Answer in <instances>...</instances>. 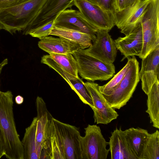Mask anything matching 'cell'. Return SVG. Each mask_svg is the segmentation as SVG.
<instances>
[{"label": "cell", "mask_w": 159, "mask_h": 159, "mask_svg": "<svg viewBox=\"0 0 159 159\" xmlns=\"http://www.w3.org/2000/svg\"><path fill=\"white\" fill-rule=\"evenodd\" d=\"M141 159H159V131L149 134L143 152Z\"/></svg>", "instance_id": "cell-24"}, {"label": "cell", "mask_w": 159, "mask_h": 159, "mask_svg": "<svg viewBox=\"0 0 159 159\" xmlns=\"http://www.w3.org/2000/svg\"><path fill=\"white\" fill-rule=\"evenodd\" d=\"M39 47L50 54H73L80 48L79 44L62 37L47 36L40 39Z\"/></svg>", "instance_id": "cell-16"}, {"label": "cell", "mask_w": 159, "mask_h": 159, "mask_svg": "<svg viewBox=\"0 0 159 159\" xmlns=\"http://www.w3.org/2000/svg\"><path fill=\"white\" fill-rule=\"evenodd\" d=\"M30 0H0V9L15 7Z\"/></svg>", "instance_id": "cell-31"}, {"label": "cell", "mask_w": 159, "mask_h": 159, "mask_svg": "<svg viewBox=\"0 0 159 159\" xmlns=\"http://www.w3.org/2000/svg\"><path fill=\"white\" fill-rule=\"evenodd\" d=\"M159 48L153 51L142 59L139 76L144 73L154 72L159 73Z\"/></svg>", "instance_id": "cell-26"}, {"label": "cell", "mask_w": 159, "mask_h": 159, "mask_svg": "<svg viewBox=\"0 0 159 159\" xmlns=\"http://www.w3.org/2000/svg\"><path fill=\"white\" fill-rule=\"evenodd\" d=\"M159 0H150L140 18L143 46L141 59L159 48Z\"/></svg>", "instance_id": "cell-3"}, {"label": "cell", "mask_w": 159, "mask_h": 159, "mask_svg": "<svg viewBox=\"0 0 159 159\" xmlns=\"http://www.w3.org/2000/svg\"><path fill=\"white\" fill-rule=\"evenodd\" d=\"M107 12L113 13L115 12V0H87Z\"/></svg>", "instance_id": "cell-29"}, {"label": "cell", "mask_w": 159, "mask_h": 159, "mask_svg": "<svg viewBox=\"0 0 159 159\" xmlns=\"http://www.w3.org/2000/svg\"><path fill=\"white\" fill-rule=\"evenodd\" d=\"M52 58L66 71L79 77L77 63L72 54H49Z\"/></svg>", "instance_id": "cell-23"}, {"label": "cell", "mask_w": 159, "mask_h": 159, "mask_svg": "<svg viewBox=\"0 0 159 159\" xmlns=\"http://www.w3.org/2000/svg\"><path fill=\"white\" fill-rule=\"evenodd\" d=\"M147 109L146 112L150 118L152 126L159 129V80L156 81L147 94Z\"/></svg>", "instance_id": "cell-21"}, {"label": "cell", "mask_w": 159, "mask_h": 159, "mask_svg": "<svg viewBox=\"0 0 159 159\" xmlns=\"http://www.w3.org/2000/svg\"><path fill=\"white\" fill-rule=\"evenodd\" d=\"M128 146L136 159H141L145 143L149 134L139 127L130 128L123 131Z\"/></svg>", "instance_id": "cell-18"}, {"label": "cell", "mask_w": 159, "mask_h": 159, "mask_svg": "<svg viewBox=\"0 0 159 159\" xmlns=\"http://www.w3.org/2000/svg\"><path fill=\"white\" fill-rule=\"evenodd\" d=\"M21 142L24 150V159H41L42 151L36 144L32 123L26 128Z\"/></svg>", "instance_id": "cell-22"}, {"label": "cell", "mask_w": 159, "mask_h": 159, "mask_svg": "<svg viewBox=\"0 0 159 159\" xmlns=\"http://www.w3.org/2000/svg\"><path fill=\"white\" fill-rule=\"evenodd\" d=\"M49 35L62 37L77 43L82 49L87 48L92 44V38L89 34L74 30L54 26Z\"/></svg>", "instance_id": "cell-20"}, {"label": "cell", "mask_w": 159, "mask_h": 159, "mask_svg": "<svg viewBox=\"0 0 159 159\" xmlns=\"http://www.w3.org/2000/svg\"><path fill=\"white\" fill-rule=\"evenodd\" d=\"M108 144L111 159H136L131 151L121 127L111 132Z\"/></svg>", "instance_id": "cell-17"}, {"label": "cell", "mask_w": 159, "mask_h": 159, "mask_svg": "<svg viewBox=\"0 0 159 159\" xmlns=\"http://www.w3.org/2000/svg\"><path fill=\"white\" fill-rule=\"evenodd\" d=\"M140 0H115V12H119L130 7Z\"/></svg>", "instance_id": "cell-30"}, {"label": "cell", "mask_w": 159, "mask_h": 159, "mask_svg": "<svg viewBox=\"0 0 159 159\" xmlns=\"http://www.w3.org/2000/svg\"><path fill=\"white\" fill-rule=\"evenodd\" d=\"M46 0H30L12 7L0 9V23L11 34L23 31L34 19Z\"/></svg>", "instance_id": "cell-2"}, {"label": "cell", "mask_w": 159, "mask_h": 159, "mask_svg": "<svg viewBox=\"0 0 159 159\" xmlns=\"http://www.w3.org/2000/svg\"><path fill=\"white\" fill-rule=\"evenodd\" d=\"M85 135L81 136L82 159H106L109 152L108 142L103 137L100 127L89 124L84 128Z\"/></svg>", "instance_id": "cell-6"}, {"label": "cell", "mask_w": 159, "mask_h": 159, "mask_svg": "<svg viewBox=\"0 0 159 159\" xmlns=\"http://www.w3.org/2000/svg\"><path fill=\"white\" fill-rule=\"evenodd\" d=\"M65 159L64 152L51 121L43 144L41 159Z\"/></svg>", "instance_id": "cell-19"}, {"label": "cell", "mask_w": 159, "mask_h": 159, "mask_svg": "<svg viewBox=\"0 0 159 159\" xmlns=\"http://www.w3.org/2000/svg\"><path fill=\"white\" fill-rule=\"evenodd\" d=\"M96 38L92 45L86 49H81L87 55L105 63H113L115 60L117 49L115 42L108 32L98 30Z\"/></svg>", "instance_id": "cell-10"}, {"label": "cell", "mask_w": 159, "mask_h": 159, "mask_svg": "<svg viewBox=\"0 0 159 159\" xmlns=\"http://www.w3.org/2000/svg\"><path fill=\"white\" fill-rule=\"evenodd\" d=\"M1 92V91H0V93Z\"/></svg>", "instance_id": "cell-36"}, {"label": "cell", "mask_w": 159, "mask_h": 159, "mask_svg": "<svg viewBox=\"0 0 159 159\" xmlns=\"http://www.w3.org/2000/svg\"><path fill=\"white\" fill-rule=\"evenodd\" d=\"M6 153V143L3 132L0 124V159Z\"/></svg>", "instance_id": "cell-32"}, {"label": "cell", "mask_w": 159, "mask_h": 159, "mask_svg": "<svg viewBox=\"0 0 159 159\" xmlns=\"http://www.w3.org/2000/svg\"><path fill=\"white\" fill-rule=\"evenodd\" d=\"M54 26L80 31L89 34L92 41L96 39L98 31L83 16L79 11L71 9H66L57 17Z\"/></svg>", "instance_id": "cell-13"}, {"label": "cell", "mask_w": 159, "mask_h": 159, "mask_svg": "<svg viewBox=\"0 0 159 159\" xmlns=\"http://www.w3.org/2000/svg\"><path fill=\"white\" fill-rule=\"evenodd\" d=\"M2 29L4 30V27L0 23V30Z\"/></svg>", "instance_id": "cell-35"}, {"label": "cell", "mask_w": 159, "mask_h": 159, "mask_svg": "<svg viewBox=\"0 0 159 159\" xmlns=\"http://www.w3.org/2000/svg\"><path fill=\"white\" fill-rule=\"evenodd\" d=\"M69 85L83 103L89 105L92 110L94 108L92 98L81 79L75 77L70 81Z\"/></svg>", "instance_id": "cell-27"}, {"label": "cell", "mask_w": 159, "mask_h": 159, "mask_svg": "<svg viewBox=\"0 0 159 159\" xmlns=\"http://www.w3.org/2000/svg\"><path fill=\"white\" fill-rule=\"evenodd\" d=\"M94 106L93 109L94 123L107 125L119 116L115 109L111 107L100 91L99 85L93 82H84Z\"/></svg>", "instance_id": "cell-9"}, {"label": "cell", "mask_w": 159, "mask_h": 159, "mask_svg": "<svg viewBox=\"0 0 159 159\" xmlns=\"http://www.w3.org/2000/svg\"><path fill=\"white\" fill-rule=\"evenodd\" d=\"M37 116L32 122L34 132L35 141L38 147L43 151V144L53 117L47 110L43 98L38 96L36 100Z\"/></svg>", "instance_id": "cell-14"}, {"label": "cell", "mask_w": 159, "mask_h": 159, "mask_svg": "<svg viewBox=\"0 0 159 159\" xmlns=\"http://www.w3.org/2000/svg\"><path fill=\"white\" fill-rule=\"evenodd\" d=\"M130 66L115 91L109 96H104L109 106L120 109L132 97L140 80L139 63L134 56L131 57Z\"/></svg>", "instance_id": "cell-5"}, {"label": "cell", "mask_w": 159, "mask_h": 159, "mask_svg": "<svg viewBox=\"0 0 159 159\" xmlns=\"http://www.w3.org/2000/svg\"><path fill=\"white\" fill-rule=\"evenodd\" d=\"M140 19L134 25L120 30V32L125 36L119 37L114 40L117 49L124 56V58L138 56L142 51L143 37Z\"/></svg>", "instance_id": "cell-11"}, {"label": "cell", "mask_w": 159, "mask_h": 159, "mask_svg": "<svg viewBox=\"0 0 159 159\" xmlns=\"http://www.w3.org/2000/svg\"><path fill=\"white\" fill-rule=\"evenodd\" d=\"M73 55L76 61L78 74L88 81L107 80L115 73L113 63L106 64L84 53L80 48Z\"/></svg>", "instance_id": "cell-4"}, {"label": "cell", "mask_w": 159, "mask_h": 159, "mask_svg": "<svg viewBox=\"0 0 159 159\" xmlns=\"http://www.w3.org/2000/svg\"><path fill=\"white\" fill-rule=\"evenodd\" d=\"M13 98L10 91L0 93V124L5 140V156L8 159H24V148L14 117Z\"/></svg>", "instance_id": "cell-1"}, {"label": "cell", "mask_w": 159, "mask_h": 159, "mask_svg": "<svg viewBox=\"0 0 159 159\" xmlns=\"http://www.w3.org/2000/svg\"><path fill=\"white\" fill-rule=\"evenodd\" d=\"M8 62V59L7 58H6L0 63V74L1 73L2 68L4 66L7 64Z\"/></svg>", "instance_id": "cell-34"}, {"label": "cell", "mask_w": 159, "mask_h": 159, "mask_svg": "<svg viewBox=\"0 0 159 159\" xmlns=\"http://www.w3.org/2000/svg\"><path fill=\"white\" fill-rule=\"evenodd\" d=\"M54 26V21L52 20L35 29L29 34L39 39L48 35Z\"/></svg>", "instance_id": "cell-28"}, {"label": "cell", "mask_w": 159, "mask_h": 159, "mask_svg": "<svg viewBox=\"0 0 159 159\" xmlns=\"http://www.w3.org/2000/svg\"><path fill=\"white\" fill-rule=\"evenodd\" d=\"M15 101L17 104L20 105L23 103L24 101V98L22 96L18 95L16 97Z\"/></svg>", "instance_id": "cell-33"}, {"label": "cell", "mask_w": 159, "mask_h": 159, "mask_svg": "<svg viewBox=\"0 0 159 159\" xmlns=\"http://www.w3.org/2000/svg\"><path fill=\"white\" fill-rule=\"evenodd\" d=\"M127 58L128 61L126 65L110 81L103 85H99V90L103 95L109 96L115 91L129 69L131 58L130 57Z\"/></svg>", "instance_id": "cell-25"}, {"label": "cell", "mask_w": 159, "mask_h": 159, "mask_svg": "<svg viewBox=\"0 0 159 159\" xmlns=\"http://www.w3.org/2000/svg\"><path fill=\"white\" fill-rule=\"evenodd\" d=\"M150 0H140L121 11L113 13L115 25L120 30L135 25L139 20Z\"/></svg>", "instance_id": "cell-15"}, {"label": "cell", "mask_w": 159, "mask_h": 159, "mask_svg": "<svg viewBox=\"0 0 159 159\" xmlns=\"http://www.w3.org/2000/svg\"><path fill=\"white\" fill-rule=\"evenodd\" d=\"M74 6L84 18L98 30L109 32L115 25L113 13L104 11L87 0H75Z\"/></svg>", "instance_id": "cell-8"}, {"label": "cell", "mask_w": 159, "mask_h": 159, "mask_svg": "<svg viewBox=\"0 0 159 159\" xmlns=\"http://www.w3.org/2000/svg\"><path fill=\"white\" fill-rule=\"evenodd\" d=\"M75 0H46L37 15L23 31L25 35L52 20L54 21L62 12L74 5Z\"/></svg>", "instance_id": "cell-12"}, {"label": "cell", "mask_w": 159, "mask_h": 159, "mask_svg": "<svg viewBox=\"0 0 159 159\" xmlns=\"http://www.w3.org/2000/svg\"><path fill=\"white\" fill-rule=\"evenodd\" d=\"M52 120L56 135L62 147L65 159H82L81 136L79 128L53 117Z\"/></svg>", "instance_id": "cell-7"}]
</instances>
